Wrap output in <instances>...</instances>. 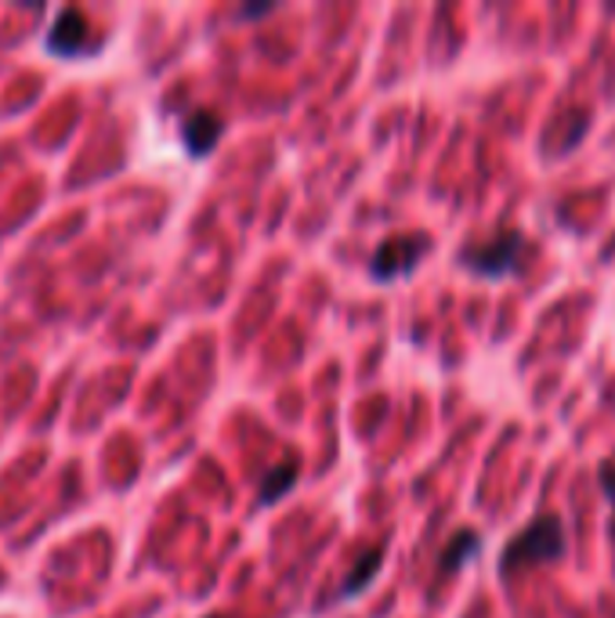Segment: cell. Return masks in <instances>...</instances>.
<instances>
[{"label":"cell","instance_id":"30bf717a","mask_svg":"<svg viewBox=\"0 0 615 618\" xmlns=\"http://www.w3.org/2000/svg\"><path fill=\"white\" fill-rule=\"evenodd\" d=\"M272 11V4H257V8H243L240 11V18H254V15H268Z\"/></svg>","mask_w":615,"mask_h":618},{"label":"cell","instance_id":"5b68a950","mask_svg":"<svg viewBox=\"0 0 615 618\" xmlns=\"http://www.w3.org/2000/svg\"><path fill=\"white\" fill-rule=\"evenodd\" d=\"M225 134V119L218 113H207V108H196L181 119V141H185V152L192 159H203L218 149V141Z\"/></svg>","mask_w":615,"mask_h":618},{"label":"cell","instance_id":"7a4b0ae2","mask_svg":"<svg viewBox=\"0 0 615 618\" xmlns=\"http://www.w3.org/2000/svg\"><path fill=\"white\" fill-rule=\"evenodd\" d=\"M522 254H525V235L522 232H500L496 239H489V243L463 246L457 254V260H460V268L471 271V275L500 282V279L514 275V271L522 268Z\"/></svg>","mask_w":615,"mask_h":618},{"label":"cell","instance_id":"52a82bcc","mask_svg":"<svg viewBox=\"0 0 615 618\" xmlns=\"http://www.w3.org/2000/svg\"><path fill=\"white\" fill-rule=\"evenodd\" d=\"M297 477H300V463H297V460H283V463H276L272 471L265 474L261 492H257V503H261V506H272V503H279V499H283L286 492H294Z\"/></svg>","mask_w":615,"mask_h":618},{"label":"cell","instance_id":"9c48e42d","mask_svg":"<svg viewBox=\"0 0 615 618\" xmlns=\"http://www.w3.org/2000/svg\"><path fill=\"white\" fill-rule=\"evenodd\" d=\"M598 485H601L604 499H608V503H615V460L601 463V471H598Z\"/></svg>","mask_w":615,"mask_h":618},{"label":"cell","instance_id":"277c9868","mask_svg":"<svg viewBox=\"0 0 615 618\" xmlns=\"http://www.w3.org/2000/svg\"><path fill=\"white\" fill-rule=\"evenodd\" d=\"M44 48L55 54V59H80V54L91 51V26L84 22L77 8H66L62 15L51 22Z\"/></svg>","mask_w":615,"mask_h":618},{"label":"cell","instance_id":"ba28073f","mask_svg":"<svg viewBox=\"0 0 615 618\" xmlns=\"http://www.w3.org/2000/svg\"><path fill=\"white\" fill-rule=\"evenodd\" d=\"M381 564H384V550L376 546V550H366L359 564H355V571L344 579V585L337 590V601H348V596H359L370 590V582L376 579V571H381Z\"/></svg>","mask_w":615,"mask_h":618},{"label":"cell","instance_id":"8992f818","mask_svg":"<svg viewBox=\"0 0 615 618\" xmlns=\"http://www.w3.org/2000/svg\"><path fill=\"white\" fill-rule=\"evenodd\" d=\"M478 550H482V536H478V531H474V528H460L457 536L446 542V550H441L438 575H457L463 564L478 557Z\"/></svg>","mask_w":615,"mask_h":618},{"label":"cell","instance_id":"6da1fadb","mask_svg":"<svg viewBox=\"0 0 615 618\" xmlns=\"http://www.w3.org/2000/svg\"><path fill=\"white\" fill-rule=\"evenodd\" d=\"M565 550H568L565 520L558 514L533 517L514 539H507V546L500 553V575L507 579V575L536 568V564H554L565 557Z\"/></svg>","mask_w":615,"mask_h":618},{"label":"cell","instance_id":"3957f363","mask_svg":"<svg viewBox=\"0 0 615 618\" xmlns=\"http://www.w3.org/2000/svg\"><path fill=\"white\" fill-rule=\"evenodd\" d=\"M427 249H431V239L424 232H402V235L384 239L370 257V275L376 282H398L413 275Z\"/></svg>","mask_w":615,"mask_h":618},{"label":"cell","instance_id":"8fae6325","mask_svg":"<svg viewBox=\"0 0 615 618\" xmlns=\"http://www.w3.org/2000/svg\"><path fill=\"white\" fill-rule=\"evenodd\" d=\"M207 618H221V615H207Z\"/></svg>","mask_w":615,"mask_h":618}]
</instances>
